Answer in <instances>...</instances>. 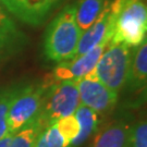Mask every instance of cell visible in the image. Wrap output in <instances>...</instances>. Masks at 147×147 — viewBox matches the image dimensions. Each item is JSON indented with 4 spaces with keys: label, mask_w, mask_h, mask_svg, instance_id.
I'll return each instance as SVG.
<instances>
[{
    "label": "cell",
    "mask_w": 147,
    "mask_h": 147,
    "mask_svg": "<svg viewBox=\"0 0 147 147\" xmlns=\"http://www.w3.org/2000/svg\"><path fill=\"white\" fill-rule=\"evenodd\" d=\"M115 21L116 19L111 14L108 2L94 24L82 33L73 58L88 53L104 40H111V37L113 35Z\"/></svg>",
    "instance_id": "cell-8"
},
{
    "label": "cell",
    "mask_w": 147,
    "mask_h": 147,
    "mask_svg": "<svg viewBox=\"0 0 147 147\" xmlns=\"http://www.w3.org/2000/svg\"><path fill=\"white\" fill-rule=\"evenodd\" d=\"M74 116L79 122L80 132L78 137L74 140L70 147H78L82 145L97 130L98 126V115L85 106L80 105Z\"/></svg>",
    "instance_id": "cell-14"
},
{
    "label": "cell",
    "mask_w": 147,
    "mask_h": 147,
    "mask_svg": "<svg viewBox=\"0 0 147 147\" xmlns=\"http://www.w3.org/2000/svg\"><path fill=\"white\" fill-rule=\"evenodd\" d=\"M127 147H147V124L145 120H141L131 127Z\"/></svg>",
    "instance_id": "cell-19"
},
{
    "label": "cell",
    "mask_w": 147,
    "mask_h": 147,
    "mask_svg": "<svg viewBox=\"0 0 147 147\" xmlns=\"http://www.w3.org/2000/svg\"><path fill=\"white\" fill-rule=\"evenodd\" d=\"M82 33L75 21L74 5H69L48 27L44 46L46 57L59 63L72 59Z\"/></svg>",
    "instance_id": "cell-2"
},
{
    "label": "cell",
    "mask_w": 147,
    "mask_h": 147,
    "mask_svg": "<svg viewBox=\"0 0 147 147\" xmlns=\"http://www.w3.org/2000/svg\"><path fill=\"white\" fill-rule=\"evenodd\" d=\"M48 1V3L51 5V7H53V5H56V3H58L60 0H47Z\"/></svg>",
    "instance_id": "cell-21"
},
{
    "label": "cell",
    "mask_w": 147,
    "mask_h": 147,
    "mask_svg": "<svg viewBox=\"0 0 147 147\" xmlns=\"http://www.w3.org/2000/svg\"><path fill=\"white\" fill-rule=\"evenodd\" d=\"M81 105L102 115L110 111L117 102L118 94L106 87L90 73L76 80Z\"/></svg>",
    "instance_id": "cell-6"
},
{
    "label": "cell",
    "mask_w": 147,
    "mask_h": 147,
    "mask_svg": "<svg viewBox=\"0 0 147 147\" xmlns=\"http://www.w3.org/2000/svg\"><path fill=\"white\" fill-rule=\"evenodd\" d=\"M108 2V0H79L74 5V16L80 30L84 32L92 26Z\"/></svg>",
    "instance_id": "cell-12"
},
{
    "label": "cell",
    "mask_w": 147,
    "mask_h": 147,
    "mask_svg": "<svg viewBox=\"0 0 147 147\" xmlns=\"http://www.w3.org/2000/svg\"><path fill=\"white\" fill-rule=\"evenodd\" d=\"M130 130L123 122L111 123L96 134L90 147H127Z\"/></svg>",
    "instance_id": "cell-11"
},
{
    "label": "cell",
    "mask_w": 147,
    "mask_h": 147,
    "mask_svg": "<svg viewBox=\"0 0 147 147\" xmlns=\"http://www.w3.org/2000/svg\"><path fill=\"white\" fill-rule=\"evenodd\" d=\"M22 42L23 34L0 2V62L14 55L21 48Z\"/></svg>",
    "instance_id": "cell-10"
},
{
    "label": "cell",
    "mask_w": 147,
    "mask_h": 147,
    "mask_svg": "<svg viewBox=\"0 0 147 147\" xmlns=\"http://www.w3.org/2000/svg\"><path fill=\"white\" fill-rule=\"evenodd\" d=\"M45 127L37 118L21 130L12 134L11 142L8 147H34L40 132Z\"/></svg>",
    "instance_id": "cell-15"
},
{
    "label": "cell",
    "mask_w": 147,
    "mask_h": 147,
    "mask_svg": "<svg viewBox=\"0 0 147 147\" xmlns=\"http://www.w3.org/2000/svg\"><path fill=\"white\" fill-rule=\"evenodd\" d=\"M81 105L76 81H62L46 92L38 116L44 127L62 117L72 116Z\"/></svg>",
    "instance_id": "cell-4"
},
{
    "label": "cell",
    "mask_w": 147,
    "mask_h": 147,
    "mask_svg": "<svg viewBox=\"0 0 147 147\" xmlns=\"http://www.w3.org/2000/svg\"><path fill=\"white\" fill-rule=\"evenodd\" d=\"M47 87L30 85L18 90L8 112V133H16L28 123L36 120L45 100Z\"/></svg>",
    "instance_id": "cell-5"
},
{
    "label": "cell",
    "mask_w": 147,
    "mask_h": 147,
    "mask_svg": "<svg viewBox=\"0 0 147 147\" xmlns=\"http://www.w3.org/2000/svg\"><path fill=\"white\" fill-rule=\"evenodd\" d=\"M109 42L110 40H104L92 50H89L88 53L80 57L70 59L69 61L60 62V64L53 69V79L57 82H62V81H76L85 76L86 74L93 71V69L95 68L96 63L98 62Z\"/></svg>",
    "instance_id": "cell-7"
},
{
    "label": "cell",
    "mask_w": 147,
    "mask_h": 147,
    "mask_svg": "<svg viewBox=\"0 0 147 147\" xmlns=\"http://www.w3.org/2000/svg\"><path fill=\"white\" fill-rule=\"evenodd\" d=\"M16 93L18 89L16 88L0 89V138L8 134V112Z\"/></svg>",
    "instance_id": "cell-18"
},
{
    "label": "cell",
    "mask_w": 147,
    "mask_h": 147,
    "mask_svg": "<svg viewBox=\"0 0 147 147\" xmlns=\"http://www.w3.org/2000/svg\"><path fill=\"white\" fill-rule=\"evenodd\" d=\"M131 64L130 47L124 44L109 42L95 68L89 73L115 93L127 83Z\"/></svg>",
    "instance_id": "cell-3"
},
{
    "label": "cell",
    "mask_w": 147,
    "mask_h": 147,
    "mask_svg": "<svg viewBox=\"0 0 147 147\" xmlns=\"http://www.w3.org/2000/svg\"><path fill=\"white\" fill-rule=\"evenodd\" d=\"M0 2L10 14L31 25L42 23L53 8L47 0H0Z\"/></svg>",
    "instance_id": "cell-9"
},
{
    "label": "cell",
    "mask_w": 147,
    "mask_h": 147,
    "mask_svg": "<svg viewBox=\"0 0 147 147\" xmlns=\"http://www.w3.org/2000/svg\"><path fill=\"white\" fill-rule=\"evenodd\" d=\"M109 9L116 18L110 42L137 47L146 40L147 9L143 0H113Z\"/></svg>",
    "instance_id": "cell-1"
},
{
    "label": "cell",
    "mask_w": 147,
    "mask_h": 147,
    "mask_svg": "<svg viewBox=\"0 0 147 147\" xmlns=\"http://www.w3.org/2000/svg\"><path fill=\"white\" fill-rule=\"evenodd\" d=\"M53 123H55L58 132L60 133V135L68 143L69 147H70L74 140L78 137L80 132L79 122L76 120L75 116L72 115V116L62 117L58 120H56Z\"/></svg>",
    "instance_id": "cell-16"
},
{
    "label": "cell",
    "mask_w": 147,
    "mask_h": 147,
    "mask_svg": "<svg viewBox=\"0 0 147 147\" xmlns=\"http://www.w3.org/2000/svg\"><path fill=\"white\" fill-rule=\"evenodd\" d=\"M34 147H69V145L60 135L55 123H51L40 132Z\"/></svg>",
    "instance_id": "cell-17"
},
{
    "label": "cell",
    "mask_w": 147,
    "mask_h": 147,
    "mask_svg": "<svg viewBox=\"0 0 147 147\" xmlns=\"http://www.w3.org/2000/svg\"><path fill=\"white\" fill-rule=\"evenodd\" d=\"M12 138V133H8L5 136L0 138V147H8Z\"/></svg>",
    "instance_id": "cell-20"
},
{
    "label": "cell",
    "mask_w": 147,
    "mask_h": 147,
    "mask_svg": "<svg viewBox=\"0 0 147 147\" xmlns=\"http://www.w3.org/2000/svg\"><path fill=\"white\" fill-rule=\"evenodd\" d=\"M147 79V44L146 40L137 46L134 56L131 57L127 83L133 89H142Z\"/></svg>",
    "instance_id": "cell-13"
}]
</instances>
